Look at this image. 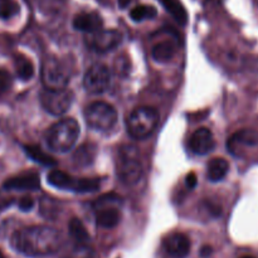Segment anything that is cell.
Here are the masks:
<instances>
[{"label": "cell", "instance_id": "603a6c76", "mask_svg": "<svg viewBox=\"0 0 258 258\" xmlns=\"http://www.w3.org/2000/svg\"><path fill=\"white\" fill-rule=\"evenodd\" d=\"M158 12L154 7L150 5H139V7L134 8L130 12V17L134 22H143L145 19H153L156 17Z\"/></svg>", "mask_w": 258, "mask_h": 258}, {"label": "cell", "instance_id": "7402d4cb", "mask_svg": "<svg viewBox=\"0 0 258 258\" xmlns=\"http://www.w3.org/2000/svg\"><path fill=\"white\" fill-rule=\"evenodd\" d=\"M68 228H70V236L72 237L76 243H87L90 239V234L80 219L73 218L68 224Z\"/></svg>", "mask_w": 258, "mask_h": 258}, {"label": "cell", "instance_id": "30bf717a", "mask_svg": "<svg viewBox=\"0 0 258 258\" xmlns=\"http://www.w3.org/2000/svg\"><path fill=\"white\" fill-rule=\"evenodd\" d=\"M258 145V131L244 128L237 131L227 141V149L233 155H239L242 148H253Z\"/></svg>", "mask_w": 258, "mask_h": 258}, {"label": "cell", "instance_id": "44dd1931", "mask_svg": "<svg viewBox=\"0 0 258 258\" xmlns=\"http://www.w3.org/2000/svg\"><path fill=\"white\" fill-rule=\"evenodd\" d=\"M14 66L18 77L20 80L28 81L34 75V66H33L32 60L29 58L24 57V55H17L14 58Z\"/></svg>", "mask_w": 258, "mask_h": 258}, {"label": "cell", "instance_id": "cb8c5ba5", "mask_svg": "<svg viewBox=\"0 0 258 258\" xmlns=\"http://www.w3.org/2000/svg\"><path fill=\"white\" fill-rule=\"evenodd\" d=\"M20 8L15 0H0V18L3 20L12 19L19 13Z\"/></svg>", "mask_w": 258, "mask_h": 258}, {"label": "cell", "instance_id": "277c9868", "mask_svg": "<svg viewBox=\"0 0 258 258\" xmlns=\"http://www.w3.org/2000/svg\"><path fill=\"white\" fill-rule=\"evenodd\" d=\"M85 121L92 130L105 131L111 130L117 121V111L110 103L97 101L92 102L85 108Z\"/></svg>", "mask_w": 258, "mask_h": 258}, {"label": "cell", "instance_id": "2e32d148", "mask_svg": "<svg viewBox=\"0 0 258 258\" xmlns=\"http://www.w3.org/2000/svg\"><path fill=\"white\" fill-rule=\"evenodd\" d=\"M120 222V212L115 207L98 209L96 214V224L101 228L111 229L116 227Z\"/></svg>", "mask_w": 258, "mask_h": 258}, {"label": "cell", "instance_id": "ac0fdd59", "mask_svg": "<svg viewBox=\"0 0 258 258\" xmlns=\"http://www.w3.org/2000/svg\"><path fill=\"white\" fill-rule=\"evenodd\" d=\"M175 54V44L170 40H164V42L158 43L151 50L154 60L159 63H166L173 59Z\"/></svg>", "mask_w": 258, "mask_h": 258}, {"label": "cell", "instance_id": "7a4b0ae2", "mask_svg": "<svg viewBox=\"0 0 258 258\" xmlns=\"http://www.w3.org/2000/svg\"><path fill=\"white\" fill-rule=\"evenodd\" d=\"M80 136V126L75 118H63L48 130L45 141L54 153L64 154L75 146Z\"/></svg>", "mask_w": 258, "mask_h": 258}, {"label": "cell", "instance_id": "5b68a950", "mask_svg": "<svg viewBox=\"0 0 258 258\" xmlns=\"http://www.w3.org/2000/svg\"><path fill=\"white\" fill-rule=\"evenodd\" d=\"M70 68L63 60L54 57L44 58L40 68V78L44 88L59 90L67 87L70 82Z\"/></svg>", "mask_w": 258, "mask_h": 258}, {"label": "cell", "instance_id": "4316f807", "mask_svg": "<svg viewBox=\"0 0 258 258\" xmlns=\"http://www.w3.org/2000/svg\"><path fill=\"white\" fill-rule=\"evenodd\" d=\"M12 86V76L8 71L0 70V96L7 92Z\"/></svg>", "mask_w": 258, "mask_h": 258}, {"label": "cell", "instance_id": "f546056e", "mask_svg": "<svg viewBox=\"0 0 258 258\" xmlns=\"http://www.w3.org/2000/svg\"><path fill=\"white\" fill-rule=\"evenodd\" d=\"M211 253H212V248H211V247H208V246L203 247V248H202V251H201L202 257H208V256H211Z\"/></svg>", "mask_w": 258, "mask_h": 258}, {"label": "cell", "instance_id": "9a60e30c", "mask_svg": "<svg viewBox=\"0 0 258 258\" xmlns=\"http://www.w3.org/2000/svg\"><path fill=\"white\" fill-rule=\"evenodd\" d=\"M101 186V180L97 178H81L76 179L70 176L66 190H72L76 193H93Z\"/></svg>", "mask_w": 258, "mask_h": 258}, {"label": "cell", "instance_id": "f1b7e54d", "mask_svg": "<svg viewBox=\"0 0 258 258\" xmlns=\"http://www.w3.org/2000/svg\"><path fill=\"white\" fill-rule=\"evenodd\" d=\"M197 183H198V180H197V175L194 173H189L188 175H186V179H185V184L186 186H188L189 189H193L196 188Z\"/></svg>", "mask_w": 258, "mask_h": 258}, {"label": "cell", "instance_id": "9c48e42d", "mask_svg": "<svg viewBox=\"0 0 258 258\" xmlns=\"http://www.w3.org/2000/svg\"><path fill=\"white\" fill-rule=\"evenodd\" d=\"M122 40V35L115 29H101L90 33L86 38V43L91 49L97 53H106L115 49Z\"/></svg>", "mask_w": 258, "mask_h": 258}, {"label": "cell", "instance_id": "5bb4252c", "mask_svg": "<svg viewBox=\"0 0 258 258\" xmlns=\"http://www.w3.org/2000/svg\"><path fill=\"white\" fill-rule=\"evenodd\" d=\"M102 18L96 13H81L77 14L73 19V28L87 34L98 32L102 29Z\"/></svg>", "mask_w": 258, "mask_h": 258}, {"label": "cell", "instance_id": "d6986e66", "mask_svg": "<svg viewBox=\"0 0 258 258\" xmlns=\"http://www.w3.org/2000/svg\"><path fill=\"white\" fill-rule=\"evenodd\" d=\"M164 9L181 25H185L188 22V13H186L185 8L178 2V0H159Z\"/></svg>", "mask_w": 258, "mask_h": 258}, {"label": "cell", "instance_id": "7c38bea8", "mask_svg": "<svg viewBox=\"0 0 258 258\" xmlns=\"http://www.w3.org/2000/svg\"><path fill=\"white\" fill-rule=\"evenodd\" d=\"M214 136L207 127H201L191 135L189 148L197 155H206L214 149Z\"/></svg>", "mask_w": 258, "mask_h": 258}, {"label": "cell", "instance_id": "484cf974", "mask_svg": "<svg viewBox=\"0 0 258 258\" xmlns=\"http://www.w3.org/2000/svg\"><path fill=\"white\" fill-rule=\"evenodd\" d=\"M95 156V148H91L90 145L81 146L77 150V153L75 154V161L78 164H83V165H87L88 163H91Z\"/></svg>", "mask_w": 258, "mask_h": 258}, {"label": "cell", "instance_id": "8992f818", "mask_svg": "<svg viewBox=\"0 0 258 258\" xmlns=\"http://www.w3.org/2000/svg\"><path fill=\"white\" fill-rule=\"evenodd\" d=\"M40 105L44 108L45 112L53 116H60L70 110L73 102L75 95L71 90L59 88V90H49L44 88L39 95Z\"/></svg>", "mask_w": 258, "mask_h": 258}, {"label": "cell", "instance_id": "ba28073f", "mask_svg": "<svg viewBox=\"0 0 258 258\" xmlns=\"http://www.w3.org/2000/svg\"><path fill=\"white\" fill-rule=\"evenodd\" d=\"M111 83V72L107 66L96 63L86 72L83 77V87L88 93L100 95L107 91Z\"/></svg>", "mask_w": 258, "mask_h": 258}, {"label": "cell", "instance_id": "8fae6325", "mask_svg": "<svg viewBox=\"0 0 258 258\" xmlns=\"http://www.w3.org/2000/svg\"><path fill=\"white\" fill-rule=\"evenodd\" d=\"M164 249L171 258H185L190 252V241L183 233H171L164 239Z\"/></svg>", "mask_w": 258, "mask_h": 258}, {"label": "cell", "instance_id": "6da1fadb", "mask_svg": "<svg viewBox=\"0 0 258 258\" xmlns=\"http://www.w3.org/2000/svg\"><path fill=\"white\" fill-rule=\"evenodd\" d=\"M10 244L19 253L28 257L54 254L62 248L63 238L59 231L48 226H32L15 231Z\"/></svg>", "mask_w": 258, "mask_h": 258}, {"label": "cell", "instance_id": "4fadbf2b", "mask_svg": "<svg viewBox=\"0 0 258 258\" xmlns=\"http://www.w3.org/2000/svg\"><path fill=\"white\" fill-rule=\"evenodd\" d=\"M39 184L40 179L37 173H24L8 179L3 186L7 190H37Z\"/></svg>", "mask_w": 258, "mask_h": 258}, {"label": "cell", "instance_id": "3957f363", "mask_svg": "<svg viewBox=\"0 0 258 258\" xmlns=\"http://www.w3.org/2000/svg\"><path fill=\"white\" fill-rule=\"evenodd\" d=\"M159 123V112L153 107L141 106L126 118V128L131 138L145 139L155 131Z\"/></svg>", "mask_w": 258, "mask_h": 258}, {"label": "cell", "instance_id": "52a82bcc", "mask_svg": "<svg viewBox=\"0 0 258 258\" xmlns=\"http://www.w3.org/2000/svg\"><path fill=\"white\" fill-rule=\"evenodd\" d=\"M134 148H128V150L121 151L120 163H118L117 174L121 181L126 185H134L138 183L143 176V165L134 155Z\"/></svg>", "mask_w": 258, "mask_h": 258}, {"label": "cell", "instance_id": "1f68e13d", "mask_svg": "<svg viewBox=\"0 0 258 258\" xmlns=\"http://www.w3.org/2000/svg\"><path fill=\"white\" fill-rule=\"evenodd\" d=\"M242 258H254V257H252V256H244V257H242Z\"/></svg>", "mask_w": 258, "mask_h": 258}, {"label": "cell", "instance_id": "4dcf8cb0", "mask_svg": "<svg viewBox=\"0 0 258 258\" xmlns=\"http://www.w3.org/2000/svg\"><path fill=\"white\" fill-rule=\"evenodd\" d=\"M130 2H131V0H118V5H120L122 9H125V8L127 7L128 4H130Z\"/></svg>", "mask_w": 258, "mask_h": 258}, {"label": "cell", "instance_id": "e0dca14e", "mask_svg": "<svg viewBox=\"0 0 258 258\" xmlns=\"http://www.w3.org/2000/svg\"><path fill=\"white\" fill-rule=\"evenodd\" d=\"M229 164L223 158H214L209 161L207 169V176L211 181H221L228 174Z\"/></svg>", "mask_w": 258, "mask_h": 258}, {"label": "cell", "instance_id": "83f0119b", "mask_svg": "<svg viewBox=\"0 0 258 258\" xmlns=\"http://www.w3.org/2000/svg\"><path fill=\"white\" fill-rule=\"evenodd\" d=\"M33 207H34V202H33V199L30 198V197H24V198L20 199V202H19L20 211L28 212V211H30Z\"/></svg>", "mask_w": 258, "mask_h": 258}, {"label": "cell", "instance_id": "d4e9b609", "mask_svg": "<svg viewBox=\"0 0 258 258\" xmlns=\"http://www.w3.org/2000/svg\"><path fill=\"white\" fill-rule=\"evenodd\" d=\"M121 203H122V199H121V197H118L117 194H105V196L100 197V198L93 203V208H95L96 211L102 208H110V207L117 208L118 204Z\"/></svg>", "mask_w": 258, "mask_h": 258}, {"label": "cell", "instance_id": "ffe728a7", "mask_svg": "<svg viewBox=\"0 0 258 258\" xmlns=\"http://www.w3.org/2000/svg\"><path fill=\"white\" fill-rule=\"evenodd\" d=\"M24 151L28 156H29L32 160H34L35 163L40 164V165L44 166H54L55 160L50 155H48L47 153L42 150L39 146L35 145H25Z\"/></svg>", "mask_w": 258, "mask_h": 258}]
</instances>
